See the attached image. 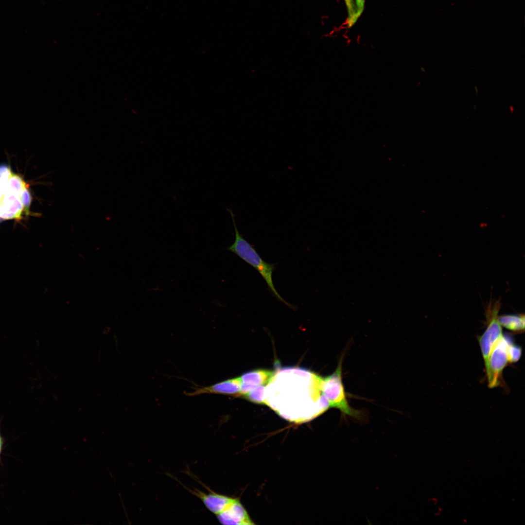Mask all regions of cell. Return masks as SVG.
Returning a JSON list of instances; mask_svg holds the SVG:
<instances>
[{
  "label": "cell",
  "mask_w": 525,
  "mask_h": 525,
  "mask_svg": "<svg viewBox=\"0 0 525 525\" xmlns=\"http://www.w3.org/2000/svg\"><path fill=\"white\" fill-rule=\"evenodd\" d=\"M498 320L502 326L508 330L521 332L525 329L524 315H506L498 316Z\"/></svg>",
  "instance_id": "obj_10"
},
{
  "label": "cell",
  "mask_w": 525,
  "mask_h": 525,
  "mask_svg": "<svg viewBox=\"0 0 525 525\" xmlns=\"http://www.w3.org/2000/svg\"><path fill=\"white\" fill-rule=\"evenodd\" d=\"M230 214L235 231L233 243L226 248L234 253L243 261L254 267L265 280L269 289L280 301L292 310L296 307L287 302L277 291L273 281V273L276 268L275 264L268 263L263 260L256 251L253 245L248 243L239 232L235 219V214L230 209H227Z\"/></svg>",
  "instance_id": "obj_1"
},
{
  "label": "cell",
  "mask_w": 525,
  "mask_h": 525,
  "mask_svg": "<svg viewBox=\"0 0 525 525\" xmlns=\"http://www.w3.org/2000/svg\"><path fill=\"white\" fill-rule=\"evenodd\" d=\"M20 198L24 208L27 211L31 203L32 197L26 186L24 188Z\"/></svg>",
  "instance_id": "obj_16"
},
{
  "label": "cell",
  "mask_w": 525,
  "mask_h": 525,
  "mask_svg": "<svg viewBox=\"0 0 525 525\" xmlns=\"http://www.w3.org/2000/svg\"><path fill=\"white\" fill-rule=\"evenodd\" d=\"M500 306V300H490L486 310L487 327L483 334L478 337L485 365L487 363L494 346L503 334L502 326L498 320V313Z\"/></svg>",
  "instance_id": "obj_3"
},
{
  "label": "cell",
  "mask_w": 525,
  "mask_h": 525,
  "mask_svg": "<svg viewBox=\"0 0 525 525\" xmlns=\"http://www.w3.org/2000/svg\"><path fill=\"white\" fill-rule=\"evenodd\" d=\"M185 489L198 497L206 508L215 515L226 509L237 498L216 493L209 489L208 493H205L196 488L191 489L185 487Z\"/></svg>",
  "instance_id": "obj_5"
},
{
  "label": "cell",
  "mask_w": 525,
  "mask_h": 525,
  "mask_svg": "<svg viewBox=\"0 0 525 525\" xmlns=\"http://www.w3.org/2000/svg\"><path fill=\"white\" fill-rule=\"evenodd\" d=\"M5 185L6 184L2 185V184H0V199H1L3 194H4V193L6 191V185Z\"/></svg>",
  "instance_id": "obj_18"
},
{
  "label": "cell",
  "mask_w": 525,
  "mask_h": 525,
  "mask_svg": "<svg viewBox=\"0 0 525 525\" xmlns=\"http://www.w3.org/2000/svg\"><path fill=\"white\" fill-rule=\"evenodd\" d=\"M6 191L20 197L26 186L23 180L18 175H12L6 183Z\"/></svg>",
  "instance_id": "obj_12"
},
{
  "label": "cell",
  "mask_w": 525,
  "mask_h": 525,
  "mask_svg": "<svg viewBox=\"0 0 525 525\" xmlns=\"http://www.w3.org/2000/svg\"><path fill=\"white\" fill-rule=\"evenodd\" d=\"M522 349L519 346L511 343L508 347V355L509 363L517 362L521 357Z\"/></svg>",
  "instance_id": "obj_14"
},
{
  "label": "cell",
  "mask_w": 525,
  "mask_h": 525,
  "mask_svg": "<svg viewBox=\"0 0 525 525\" xmlns=\"http://www.w3.org/2000/svg\"><path fill=\"white\" fill-rule=\"evenodd\" d=\"M265 385H257L242 397L255 403L265 404Z\"/></svg>",
  "instance_id": "obj_11"
},
{
  "label": "cell",
  "mask_w": 525,
  "mask_h": 525,
  "mask_svg": "<svg viewBox=\"0 0 525 525\" xmlns=\"http://www.w3.org/2000/svg\"><path fill=\"white\" fill-rule=\"evenodd\" d=\"M348 11V24L351 27L357 20L356 7L353 0H344Z\"/></svg>",
  "instance_id": "obj_13"
},
{
  "label": "cell",
  "mask_w": 525,
  "mask_h": 525,
  "mask_svg": "<svg viewBox=\"0 0 525 525\" xmlns=\"http://www.w3.org/2000/svg\"><path fill=\"white\" fill-rule=\"evenodd\" d=\"M12 176L11 169L7 164H0V184H6L8 179Z\"/></svg>",
  "instance_id": "obj_15"
},
{
  "label": "cell",
  "mask_w": 525,
  "mask_h": 525,
  "mask_svg": "<svg viewBox=\"0 0 525 525\" xmlns=\"http://www.w3.org/2000/svg\"><path fill=\"white\" fill-rule=\"evenodd\" d=\"M241 381L240 377L228 379L210 386L197 388L190 394L196 395L204 393H214L239 397Z\"/></svg>",
  "instance_id": "obj_7"
},
{
  "label": "cell",
  "mask_w": 525,
  "mask_h": 525,
  "mask_svg": "<svg viewBox=\"0 0 525 525\" xmlns=\"http://www.w3.org/2000/svg\"><path fill=\"white\" fill-rule=\"evenodd\" d=\"M512 340L503 334L494 346L485 365L489 386H498L501 382L503 370L508 362V349Z\"/></svg>",
  "instance_id": "obj_4"
},
{
  "label": "cell",
  "mask_w": 525,
  "mask_h": 525,
  "mask_svg": "<svg viewBox=\"0 0 525 525\" xmlns=\"http://www.w3.org/2000/svg\"><path fill=\"white\" fill-rule=\"evenodd\" d=\"M274 372L265 369H256L245 373L240 377L243 383L254 385H266L269 384Z\"/></svg>",
  "instance_id": "obj_9"
},
{
  "label": "cell",
  "mask_w": 525,
  "mask_h": 525,
  "mask_svg": "<svg viewBox=\"0 0 525 525\" xmlns=\"http://www.w3.org/2000/svg\"><path fill=\"white\" fill-rule=\"evenodd\" d=\"M365 0H355V7L356 10V14L357 17L359 18L362 14L364 6H365Z\"/></svg>",
  "instance_id": "obj_17"
},
{
  "label": "cell",
  "mask_w": 525,
  "mask_h": 525,
  "mask_svg": "<svg viewBox=\"0 0 525 525\" xmlns=\"http://www.w3.org/2000/svg\"><path fill=\"white\" fill-rule=\"evenodd\" d=\"M342 360L343 357H341L336 368L332 374L322 377V393L327 400L330 407L339 409L344 416L359 419L361 417V412L352 408L347 399L342 381Z\"/></svg>",
  "instance_id": "obj_2"
},
{
  "label": "cell",
  "mask_w": 525,
  "mask_h": 525,
  "mask_svg": "<svg viewBox=\"0 0 525 525\" xmlns=\"http://www.w3.org/2000/svg\"><path fill=\"white\" fill-rule=\"evenodd\" d=\"M223 525H254L240 500L236 498L228 508L215 515Z\"/></svg>",
  "instance_id": "obj_6"
},
{
  "label": "cell",
  "mask_w": 525,
  "mask_h": 525,
  "mask_svg": "<svg viewBox=\"0 0 525 525\" xmlns=\"http://www.w3.org/2000/svg\"><path fill=\"white\" fill-rule=\"evenodd\" d=\"M23 209L20 197L6 191L0 201V218H19Z\"/></svg>",
  "instance_id": "obj_8"
}]
</instances>
